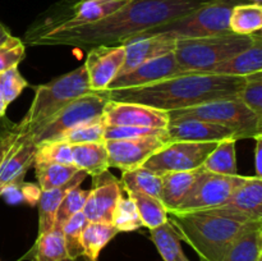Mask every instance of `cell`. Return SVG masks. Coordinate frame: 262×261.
<instances>
[{
    "mask_svg": "<svg viewBox=\"0 0 262 261\" xmlns=\"http://www.w3.org/2000/svg\"><path fill=\"white\" fill-rule=\"evenodd\" d=\"M214 0H130L109 17L71 30L50 31L26 41L30 46L66 45L90 49L123 45L148 30L173 22Z\"/></svg>",
    "mask_w": 262,
    "mask_h": 261,
    "instance_id": "obj_1",
    "label": "cell"
},
{
    "mask_svg": "<svg viewBox=\"0 0 262 261\" xmlns=\"http://www.w3.org/2000/svg\"><path fill=\"white\" fill-rule=\"evenodd\" d=\"M246 77L211 73H188L136 89L105 91L112 101L136 102L164 112L187 109L216 100L239 96Z\"/></svg>",
    "mask_w": 262,
    "mask_h": 261,
    "instance_id": "obj_2",
    "label": "cell"
},
{
    "mask_svg": "<svg viewBox=\"0 0 262 261\" xmlns=\"http://www.w3.org/2000/svg\"><path fill=\"white\" fill-rule=\"evenodd\" d=\"M168 220L181 240L188 243L201 261H220L239 237L261 229V220H252L228 206L192 211H168Z\"/></svg>",
    "mask_w": 262,
    "mask_h": 261,
    "instance_id": "obj_3",
    "label": "cell"
},
{
    "mask_svg": "<svg viewBox=\"0 0 262 261\" xmlns=\"http://www.w3.org/2000/svg\"><path fill=\"white\" fill-rule=\"evenodd\" d=\"M261 38V31L252 35L229 32L209 37L181 38L177 40L174 55L184 74L209 73L212 67L242 53Z\"/></svg>",
    "mask_w": 262,
    "mask_h": 261,
    "instance_id": "obj_4",
    "label": "cell"
},
{
    "mask_svg": "<svg viewBox=\"0 0 262 261\" xmlns=\"http://www.w3.org/2000/svg\"><path fill=\"white\" fill-rule=\"evenodd\" d=\"M89 92L92 91L84 66L78 67L49 83L36 86L32 104L20 123H18L19 133L26 135L31 132L69 102Z\"/></svg>",
    "mask_w": 262,
    "mask_h": 261,
    "instance_id": "obj_5",
    "label": "cell"
},
{
    "mask_svg": "<svg viewBox=\"0 0 262 261\" xmlns=\"http://www.w3.org/2000/svg\"><path fill=\"white\" fill-rule=\"evenodd\" d=\"M130 0H64L55 9L46 12L45 18L40 17L26 31L25 41L50 32L71 30L81 26L92 25L128 4Z\"/></svg>",
    "mask_w": 262,
    "mask_h": 261,
    "instance_id": "obj_6",
    "label": "cell"
},
{
    "mask_svg": "<svg viewBox=\"0 0 262 261\" xmlns=\"http://www.w3.org/2000/svg\"><path fill=\"white\" fill-rule=\"evenodd\" d=\"M170 119H194L215 123L232 130L235 140L257 138L262 136V115L246 106L239 97L216 100L187 109L169 112Z\"/></svg>",
    "mask_w": 262,
    "mask_h": 261,
    "instance_id": "obj_7",
    "label": "cell"
},
{
    "mask_svg": "<svg viewBox=\"0 0 262 261\" xmlns=\"http://www.w3.org/2000/svg\"><path fill=\"white\" fill-rule=\"evenodd\" d=\"M243 4L241 0H214L173 22L148 30L137 36L166 35L181 38H199L232 32L229 17L233 7ZM136 37V36H135Z\"/></svg>",
    "mask_w": 262,
    "mask_h": 261,
    "instance_id": "obj_8",
    "label": "cell"
},
{
    "mask_svg": "<svg viewBox=\"0 0 262 261\" xmlns=\"http://www.w3.org/2000/svg\"><path fill=\"white\" fill-rule=\"evenodd\" d=\"M109 101L105 91L89 92L73 100L48 120L26 133L37 146L56 141L61 135L83 123L94 122L102 118L105 105Z\"/></svg>",
    "mask_w": 262,
    "mask_h": 261,
    "instance_id": "obj_9",
    "label": "cell"
},
{
    "mask_svg": "<svg viewBox=\"0 0 262 261\" xmlns=\"http://www.w3.org/2000/svg\"><path fill=\"white\" fill-rule=\"evenodd\" d=\"M217 142H166L159 151L147 159L143 168L158 176L173 171H188L202 168L207 156L216 147Z\"/></svg>",
    "mask_w": 262,
    "mask_h": 261,
    "instance_id": "obj_10",
    "label": "cell"
},
{
    "mask_svg": "<svg viewBox=\"0 0 262 261\" xmlns=\"http://www.w3.org/2000/svg\"><path fill=\"white\" fill-rule=\"evenodd\" d=\"M248 179L250 177L239 176V174L223 176V174L211 173L204 169L191 194L177 209V211H192V210L223 206Z\"/></svg>",
    "mask_w": 262,
    "mask_h": 261,
    "instance_id": "obj_11",
    "label": "cell"
},
{
    "mask_svg": "<svg viewBox=\"0 0 262 261\" xmlns=\"http://www.w3.org/2000/svg\"><path fill=\"white\" fill-rule=\"evenodd\" d=\"M166 143L165 138L159 136L130 138V140L105 141L107 150V164L113 168L128 171L141 168Z\"/></svg>",
    "mask_w": 262,
    "mask_h": 261,
    "instance_id": "obj_12",
    "label": "cell"
},
{
    "mask_svg": "<svg viewBox=\"0 0 262 261\" xmlns=\"http://www.w3.org/2000/svg\"><path fill=\"white\" fill-rule=\"evenodd\" d=\"M125 60L124 45H99L90 48L84 68L92 92L106 91L110 82L118 76Z\"/></svg>",
    "mask_w": 262,
    "mask_h": 261,
    "instance_id": "obj_13",
    "label": "cell"
},
{
    "mask_svg": "<svg viewBox=\"0 0 262 261\" xmlns=\"http://www.w3.org/2000/svg\"><path fill=\"white\" fill-rule=\"evenodd\" d=\"M170 120L168 112L136 102L109 101L102 113L105 125H130L166 129Z\"/></svg>",
    "mask_w": 262,
    "mask_h": 261,
    "instance_id": "obj_14",
    "label": "cell"
},
{
    "mask_svg": "<svg viewBox=\"0 0 262 261\" xmlns=\"http://www.w3.org/2000/svg\"><path fill=\"white\" fill-rule=\"evenodd\" d=\"M184 74L179 68L174 53L151 59L136 67L135 69L125 73H119L107 86V91L122 89H136L156 83L163 79L171 78Z\"/></svg>",
    "mask_w": 262,
    "mask_h": 261,
    "instance_id": "obj_15",
    "label": "cell"
},
{
    "mask_svg": "<svg viewBox=\"0 0 262 261\" xmlns=\"http://www.w3.org/2000/svg\"><path fill=\"white\" fill-rule=\"evenodd\" d=\"M122 194L120 182L107 170L94 177V184L82 209L87 222L112 223L115 206Z\"/></svg>",
    "mask_w": 262,
    "mask_h": 261,
    "instance_id": "obj_16",
    "label": "cell"
},
{
    "mask_svg": "<svg viewBox=\"0 0 262 261\" xmlns=\"http://www.w3.org/2000/svg\"><path fill=\"white\" fill-rule=\"evenodd\" d=\"M234 138V133L223 125L205 120L187 118V119H170L166 127V141H191V142H219Z\"/></svg>",
    "mask_w": 262,
    "mask_h": 261,
    "instance_id": "obj_17",
    "label": "cell"
},
{
    "mask_svg": "<svg viewBox=\"0 0 262 261\" xmlns=\"http://www.w3.org/2000/svg\"><path fill=\"white\" fill-rule=\"evenodd\" d=\"M123 45L125 48V60L119 73L132 71L140 64L151 59L174 53L177 38L166 35L136 36L125 41Z\"/></svg>",
    "mask_w": 262,
    "mask_h": 261,
    "instance_id": "obj_18",
    "label": "cell"
},
{
    "mask_svg": "<svg viewBox=\"0 0 262 261\" xmlns=\"http://www.w3.org/2000/svg\"><path fill=\"white\" fill-rule=\"evenodd\" d=\"M37 145L28 135L18 136L14 145L0 165V184L5 186L12 182H20L25 179L26 173L35 164Z\"/></svg>",
    "mask_w": 262,
    "mask_h": 261,
    "instance_id": "obj_19",
    "label": "cell"
},
{
    "mask_svg": "<svg viewBox=\"0 0 262 261\" xmlns=\"http://www.w3.org/2000/svg\"><path fill=\"white\" fill-rule=\"evenodd\" d=\"M204 169L199 168L188 171H173L161 176L160 201L168 211L177 210L191 194Z\"/></svg>",
    "mask_w": 262,
    "mask_h": 261,
    "instance_id": "obj_20",
    "label": "cell"
},
{
    "mask_svg": "<svg viewBox=\"0 0 262 261\" xmlns=\"http://www.w3.org/2000/svg\"><path fill=\"white\" fill-rule=\"evenodd\" d=\"M87 174L84 171L78 170L76 176L67 182L66 184L56 188L48 189V191L41 192L40 200H38V234L48 230L53 229L54 222H55V214L59 205L63 201L64 196L71 191L72 188L77 186H81L82 182Z\"/></svg>",
    "mask_w": 262,
    "mask_h": 261,
    "instance_id": "obj_21",
    "label": "cell"
},
{
    "mask_svg": "<svg viewBox=\"0 0 262 261\" xmlns=\"http://www.w3.org/2000/svg\"><path fill=\"white\" fill-rule=\"evenodd\" d=\"M223 206L237 210L252 220L262 222V178L250 177Z\"/></svg>",
    "mask_w": 262,
    "mask_h": 261,
    "instance_id": "obj_22",
    "label": "cell"
},
{
    "mask_svg": "<svg viewBox=\"0 0 262 261\" xmlns=\"http://www.w3.org/2000/svg\"><path fill=\"white\" fill-rule=\"evenodd\" d=\"M260 71H262V38L242 53L212 67L209 73L246 77Z\"/></svg>",
    "mask_w": 262,
    "mask_h": 261,
    "instance_id": "obj_23",
    "label": "cell"
},
{
    "mask_svg": "<svg viewBox=\"0 0 262 261\" xmlns=\"http://www.w3.org/2000/svg\"><path fill=\"white\" fill-rule=\"evenodd\" d=\"M72 161L78 170L87 176L97 177L109 169L105 141L72 145Z\"/></svg>",
    "mask_w": 262,
    "mask_h": 261,
    "instance_id": "obj_24",
    "label": "cell"
},
{
    "mask_svg": "<svg viewBox=\"0 0 262 261\" xmlns=\"http://www.w3.org/2000/svg\"><path fill=\"white\" fill-rule=\"evenodd\" d=\"M118 230L112 223L89 222L82 232V248L86 261H97L102 248L118 234Z\"/></svg>",
    "mask_w": 262,
    "mask_h": 261,
    "instance_id": "obj_25",
    "label": "cell"
},
{
    "mask_svg": "<svg viewBox=\"0 0 262 261\" xmlns=\"http://www.w3.org/2000/svg\"><path fill=\"white\" fill-rule=\"evenodd\" d=\"M150 233L151 240L164 261H189L182 248L181 237L169 220L150 229Z\"/></svg>",
    "mask_w": 262,
    "mask_h": 261,
    "instance_id": "obj_26",
    "label": "cell"
},
{
    "mask_svg": "<svg viewBox=\"0 0 262 261\" xmlns=\"http://www.w3.org/2000/svg\"><path fill=\"white\" fill-rule=\"evenodd\" d=\"M235 143H237V140L234 138L219 141L216 147L206 158L202 168L207 171L223 174V176L238 174Z\"/></svg>",
    "mask_w": 262,
    "mask_h": 261,
    "instance_id": "obj_27",
    "label": "cell"
},
{
    "mask_svg": "<svg viewBox=\"0 0 262 261\" xmlns=\"http://www.w3.org/2000/svg\"><path fill=\"white\" fill-rule=\"evenodd\" d=\"M161 177L152 173L148 169L141 168L133 170L123 171L120 186L124 192H141L150 196L160 199L161 196Z\"/></svg>",
    "mask_w": 262,
    "mask_h": 261,
    "instance_id": "obj_28",
    "label": "cell"
},
{
    "mask_svg": "<svg viewBox=\"0 0 262 261\" xmlns=\"http://www.w3.org/2000/svg\"><path fill=\"white\" fill-rule=\"evenodd\" d=\"M229 28L237 35H252L262 28V5L243 4L234 5L230 12Z\"/></svg>",
    "mask_w": 262,
    "mask_h": 261,
    "instance_id": "obj_29",
    "label": "cell"
},
{
    "mask_svg": "<svg viewBox=\"0 0 262 261\" xmlns=\"http://www.w3.org/2000/svg\"><path fill=\"white\" fill-rule=\"evenodd\" d=\"M66 242H64L61 229H53L43 232L37 235L35 250H33V261H67Z\"/></svg>",
    "mask_w": 262,
    "mask_h": 261,
    "instance_id": "obj_30",
    "label": "cell"
},
{
    "mask_svg": "<svg viewBox=\"0 0 262 261\" xmlns=\"http://www.w3.org/2000/svg\"><path fill=\"white\" fill-rule=\"evenodd\" d=\"M127 194L135 202L143 227L152 229L168 220V210L165 209L160 199L141 192H128Z\"/></svg>",
    "mask_w": 262,
    "mask_h": 261,
    "instance_id": "obj_31",
    "label": "cell"
},
{
    "mask_svg": "<svg viewBox=\"0 0 262 261\" xmlns=\"http://www.w3.org/2000/svg\"><path fill=\"white\" fill-rule=\"evenodd\" d=\"M262 228L251 230L238 238L220 261H261Z\"/></svg>",
    "mask_w": 262,
    "mask_h": 261,
    "instance_id": "obj_32",
    "label": "cell"
},
{
    "mask_svg": "<svg viewBox=\"0 0 262 261\" xmlns=\"http://www.w3.org/2000/svg\"><path fill=\"white\" fill-rule=\"evenodd\" d=\"M33 166L41 191H48L63 186L71 181L78 171L74 165H66V164L41 163L33 164Z\"/></svg>",
    "mask_w": 262,
    "mask_h": 261,
    "instance_id": "obj_33",
    "label": "cell"
},
{
    "mask_svg": "<svg viewBox=\"0 0 262 261\" xmlns=\"http://www.w3.org/2000/svg\"><path fill=\"white\" fill-rule=\"evenodd\" d=\"M87 223L89 222H87L83 212L79 211L77 212V214H74L73 216L63 225V228H61L64 242H66L68 260H78L79 257L83 256V248H82L81 238L82 232H83Z\"/></svg>",
    "mask_w": 262,
    "mask_h": 261,
    "instance_id": "obj_34",
    "label": "cell"
},
{
    "mask_svg": "<svg viewBox=\"0 0 262 261\" xmlns=\"http://www.w3.org/2000/svg\"><path fill=\"white\" fill-rule=\"evenodd\" d=\"M41 188L38 184L28 183V182H12L3 187L2 196L9 205L28 204L30 206H36L41 196Z\"/></svg>",
    "mask_w": 262,
    "mask_h": 261,
    "instance_id": "obj_35",
    "label": "cell"
},
{
    "mask_svg": "<svg viewBox=\"0 0 262 261\" xmlns=\"http://www.w3.org/2000/svg\"><path fill=\"white\" fill-rule=\"evenodd\" d=\"M112 224L117 228L118 232H132L143 227L137 207L129 196L124 197L122 194L119 197L113 215Z\"/></svg>",
    "mask_w": 262,
    "mask_h": 261,
    "instance_id": "obj_36",
    "label": "cell"
},
{
    "mask_svg": "<svg viewBox=\"0 0 262 261\" xmlns=\"http://www.w3.org/2000/svg\"><path fill=\"white\" fill-rule=\"evenodd\" d=\"M90 191L89 189H82L81 186H77L72 188L68 193L64 196L63 201L59 205L58 210L55 214V222H54V227L56 229H61L63 225L73 216L77 212L82 211L86 202L87 197H89Z\"/></svg>",
    "mask_w": 262,
    "mask_h": 261,
    "instance_id": "obj_37",
    "label": "cell"
},
{
    "mask_svg": "<svg viewBox=\"0 0 262 261\" xmlns=\"http://www.w3.org/2000/svg\"><path fill=\"white\" fill-rule=\"evenodd\" d=\"M105 124L102 122V118L94 120V122L83 123L77 127L72 128L71 130L61 135L56 141H64L71 145L77 143H92V142H102L104 140Z\"/></svg>",
    "mask_w": 262,
    "mask_h": 261,
    "instance_id": "obj_38",
    "label": "cell"
},
{
    "mask_svg": "<svg viewBox=\"0 0 262 261\" xmlns=\"http://www.w3.org/2000/svg\"><path fill=\"white\" fill-rule=\"evenodd\" d=\"M66 164L73 165L72 161V145L64 141H51L37 146L35 164Z\"/></svg>",
    "mask_w": 262,
    "mask_h": 261,
    "instance_id": "obj_39",
    "label": "cell"
},
{
    "mask_svg": "<svg viewBox=\"0 0 262 261\" xmlns=\"http://www.w3.org/2000/svg\"><path fill=\"white\" fill-rule=\"evenodd\" d=\"M148 136H159V137L165 138L166 141V129L130 127V125H105L104 140H130V138L148 137Z\"/></svg>",
    "mask_w": 262,
    "mask_h": 261,
    "instance_id": "obj_40",
    "label": "cell"
},
{
    "mask_svg": "<svg viewBox=\"0 0 262 261\" xmlns=\"http://www.w3.org/2000/svg\"><path fill=\"white\" fill-rule=\"evenodd\" d=\"M238 97L246 106L262 115V71L246 76V84Z\"/></svg>",
    "mask_w": 262,
    "mask_h": 261,
    "instance_id": "obj_41",
    "label": "cell"
},
{
    "mask_svg": "<svg viewBox=\"0 0 262 261\" xmlns=\"http://www.w3.org/2000/svg\"><path fill=\"white\" fill-rule=\"evenodd\" d=\"M27 86V81L20 74L18 67H13L0 73V91L8 105L14 101Z\"/></svg>",
    "mask_w": 262,
    "mask_h": 261,
    "instance_id": "obj_42",
    "label": "cell"
},
{
    "mask_svg": "<svg viewBox=\"0 0 262 261\" xmlns=\"http://www.w3.org/2000/svg\"><path fill=\"white\" fill-rule=\"evenodd\" d=\"M26 55V45L19 38L12 36L8 42L0 45V73L18 67Z\"/></svg>",
    "mask_w": 262,
    "mask_h": 261,
    "instance_id": "obj_43",
    "label": "cell"
},
{
    "mask_svg": "<svg viewBox=\"0 0 262 261\" xmlns=\"http://www.w3.org/2000/svg\"><path fill=\"white\" fill-rule=\"evenodd\" d=\"M19 136L18 124L10 122L8 118H0V165L9 153L10 147L14 145Z\"/></svg>",
    "mask_w": 262,
    "mask_h": 261,
    "instance_id": "obj_44",
    "label": "cell"
},
{
    "mask_svg": "<svg viewBox=\"0 0 262 261\" xmlns=\"http://www.w3.org/2000/svg\"><path fill=\"white\" fill-rule=\"evenodd\" d=\"M256 147H255V169L256 177L261 178L262 177V136L255 138Z\"/></svg>",
    "mask_w": 262,
    "mask_h": 261,
    "instance_id": "obj_45",
    "label": "cell"
},
{
    "mask_svg": "<svg viewBox=\"0 0 262 261\" xmlns=\"http://www.w3.org/2000/svg\"><path fill=\"white\" fill-rule=\"evenodd\" d=\"M10 38H12V33H10V31L8 30L2 22H0V45L8 42Z\"/></svg>",
    "mask_w": 262,
    "mask_h": 261,
    "instance_id": "obj_46",
    "label": "cell"
},
{
    "mask_svg": "<svg viewBox=\"0 0 262 261\" xmlns=\"http://www.w3.org/2000/svg\"><path fill=\"white\" fill-rule=\"evenodd\" d=\"M7 107H8L7 101H5L4 96H3L2 91H0V118L5 117V112H7Z\"/></svg>",
    "mask_w": 262,
    "mask_h": 261,
    "instance_id": "obj_47",
    "label": "cell"
},
{
    "mask_svg": "<svg viewBox=\"0 0 262 261\" xmlns=\"http://www.w3.org/2000/svg\"><path fill=\"white\" fill-rule=\"evenodd\" d=\"M243 3H250V4H261L262 0H241Z\"/></svg>",
    "mask_w": 262,
    "mask_h": 261,
    "instance_id": "obj_48",
    "label": "cell"
},
{
    "mask_svg": "<svg viewBox=\"0 0 262 261\" xmlns=\"http://www.w3.org/2000/svg\"><path fill=\"white\" fill-rule=\"evenodd\" d=\"M3 187H4V186H3V184H0V196H2V191H3Z\"/></svg>",
    "mask_w": 262,
    "mask_h": 261,
    "instance_id": "obj_49",
    "label": "cell"
},
{
    "mask_svg": "<svg viewBox=\"0 0 262 261\" xmlns=\"http://www.w3.org/2000/svg\"><path fill=\"white\" fill-rule=\"evenodd\" d=\"M67 261H71V260H67ZM73 261H77V260H73ZM84 261H86V260H84Z\"/></svg>",
    "mask_w": 262,
    "mask_h": 261,
    "instance_id": "obj_50",
    "label": "cell"
}]
</instances>
